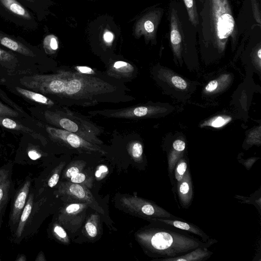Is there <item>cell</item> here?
Here are the masks:
<instances>
[{
	"label": "cell",
	"instance_id": "1",
	"mask_svg": "<svg viewBox=\"0 0 261 261\" xmlns=\"http://www.w3.org/2000/svg\"><path fill=\"white\" fill-rule=\"evenodd\" d=\"M152 225L140 235V239L148 253L153 257H175L198 247H210L217 242L211 238L204 242L191 233L151 218Z\"/></svg>",
	"mask_w": 261,
	"mask_h": 261
},
{
	"label": "cell",
	"instance_id": "2",
	"mask_svg": "<svg viewBox=\"0 0 261 261\" xmlns=\"http://www.w3.org/2000/svg\"><path fill=\"white\" fill-rule=\"evenodd\" d=\"M0 17L26 31L37 29L35 14L18 0H0Z\"/></svg>",
	"mask_w": 261,
	"mask_h": 261
},
{
	"label": "cell",
	"instance_id": "3",
	"mask_svg": "<svg viewBox=\"0 0 261 261\" xmlns=\"http://www.w3.org/2000/svg\"><path fill=\"white\" fill-rule=\"evenodd\" d=\"M214 35L219 40H226L231 35L234 21L226 0H213Z\"/></svg>",
	"mask_w": 261,
	"mask_h": 261
},
{
	"label": "cell",
	"instance_id": "4",
	"mask_svg": "<svg viewBox=\"0 0 261 261\" xmlns=\"http://www.w3.org/2000/svg\"><path fill=\"white\" fill-rule=\"evenodd\" d=\"M174 196L179 207L188 209L191 205L194 197V191L190 169L186 172L182 179L176 186Z\"/></svg>",
	"mask_w": 261,
	"mask_h": 261
},
{
	"label": "cell",
	"instance_id": "5",
	"mask_svg": "<svg viewBox=\"0 0 261 261\" xmlns=\"http://www.w3.org/2000/svg\"><path fill=\"white\" fill-rule=\"evenodd\" d=\"M0 45L21 56L36 57L35 49L19 37L10 35L0 30Z\"/></svg>",
	"mask_w": 261,
	"mask_h": 261
},
{
	"label": "cell",
	"instance_id": "6",
	"mask_svg": "<svg viewBox=\"0 0 261 261\" xmlns=\"http://www.w3.org/2000/svg\"><path fill=\"white\" fill-rule=\"evenodd\" d=\"M46 130L53 138L67 143L74 148H89L90 149H93L90 143L75 133L50 126L46 127Z\"/></svg>",
	"mask_w": 261,
	"mask_h": 261
},
{
	"label": "cell",
	"instance_id": "7",
	"mask_svg": "<svg viewBox=\"0 0 261 261\" xmlns=\"http://www.w3.org/2000/svg\"><path fill=\"white\" fill-rule=\"evenodd\" d=\"M30 185V180H26L15 195L10 217V221L12 225L18 224L20 215L26 203Z\"/></svg>",
	"mask_w": 261,
	"mask_h": 261
},
{
	"label": "cell",
	"instance_id": "8",
	"mask_svg": "<svg viewBox=\"0 0 261 261\" xmlns=\"http://www.w3.org/2000/svg\"><path fill=\"white\" fill-rule=\"evenodd\" d=\"M161 222L192 233L200 238L201 240L206 242L211 238L200 227L192 223L188 222L180 218L176 219L154 218Z\"/></svg>",
	"mask_w": 261,
	"mask_h": 261
},
{
	"label": "cell",
	"instance_id": "9",
	"mask_svg": "<svg viewBox=\"0 0 261 261\" xmlns=\"http://www.w3.org/2000/svg\"><path fill=\"white\" fill-rule=\"evenodd\" d=\"M208 247H198L191 251L180 256L167 258H156L154 260L160 261H205L207 260L213 252Z\"/></svg>",
	"mask_w": 261,
	"mask_h": 261
},
{
	"label": "cell",
	"instance_id": "10",
	"mask_svg": "<svg viewBox=\"0 0 261 261\" xmlns=\"http://www.w3.org/2000/svg\"><path fill=\"white\" fill-rule=\"evenodd\" d=\"M10 187L11 180L8 171L0 168V215L8 202Z\"/></svg>",
	"mask_w": 261,
	"mask_h": 261
},
{
	"label": "cell",
	"instance_id": "11",
	"mask_svg": "<svg viewBox=\"0 0 261 261\" xmlns=\"http://www.w3.org/2000/svg\"><path fill=\"white\" fill-rule=\"evenodd\" d=\"M189 160L184 155L176 162L173 169L174 186L171 188L173 195L175 193L176 186L182 179L186 172L190 169Z\"/></svg>",
	"mask_w": 261,
	"mask_h": 261
},
{
	"label": "cell",
	"instance_id": "12",
	"mask_svg": "<svg viewBox=\"0 0 261 261\" xmlns=\"http://www.w3.org/2000/svg\"><path fill=\"white\" fill-rule=\"evenodd\" d=\"M33 203V194H31L28 198L25 206L20 215L16 231V236L17 238L21 236L25 223L30 217L32 210Z\"/></svg>",
	"mask_w": 261,
	"mask_h": 261
},
{
	"label": "cell",
	"instance_id": "13",
	"mask_svg": "<svg viewBox=\"0 0 261 261\" xmlns=\"http://www.w3.org/2000/svg\"><path fill=\"white\" fill-rule=\"evenodd\" d=\"M15 89L21 96L33 101L46 105H53L50 99L38 92L19 87H16Z\"/></svg>",
	"mask_w": 261,
	"mask_h": 261
},
{
	"label": "cell",
	"instance_id": "14",
	"mask_svg": "<svg viewBox=\"0 0 261 261\" xmlns=\"http://www.w3.org/2000/svg\"><path fill=\"white\" fill-rule=\"evenodd\" d=\"M234 198L241 203L253 205L260 216L261 215V187L251 194L249 196H244L236 195Z\"/></svg>",
	"mask_w": 261,
	"mask_h": 261
},
{
	"label": "cell",
	"instance_id": "15",
	"mask_svg": "<svg viewBox=\"0 0 261 261\" xmlns=\"http://www.w3.org/2000/svg\"><path fill=\"white\" fill-rule=\"evenodd\" d=\"M0 126L10 129H14L32 135H35V132L32 129L23 125L22 124L15 121L8 117L0 116Z\"/></svg>",
	"mask_w": 261,
	"mask_h": 261
},
{
	"label": "cell",
	"instance_id": "16",
	"mask_svg": "<svg viewBox=\"0 0 261 261\" xmlns=\"http://www.w3.org/2000/svg\"><path fill=\"white\" fill-rule=\"evenodd\" d=\"M17 56L11 51L0 47V64L10 68L16 67L18 63Z\"/></svg>",
	"mask_w": 261,
	"mask_h": 261
},
{
	"label": "cell",
	"instance_id": "17",
	"mask_svg": "<svg viewBox=\"0 0 261 261\" xmlns=\"http://www.w3.org/2000/svg\"><path fill=\"white\" fill-rule=\"evenodd\" d=\"M33 12L38 20L42 17L44 0H18Z\"/></svg>",
	"mask_w": 261,
	"mask_h": 261
},
{
	"label": "cell",
	"instance_id": "18",
	"mask_svg": "<svg viewBox=\"0 0 261 261\" xmlns=\"http://www.w3.org/2000/svg\"><path fill=\"white\" fill-rule=\"evenodd\" d=\"M83 87L82 82L77 79L72 80L65 83V93L73 95L79 92Z\"/></svg>",
	"mask_w": 261,
	"mask_h": 261
},
{
	"label": "cell",
	"instance_id": "19",
	"mask_svg": "<svg viewBox=\"0 0 261 261\" xmlns=\"http://www.w3.org/2000/svg\"><path fill=\"white\" fill-rule=\"evenodd\" d=\"M57 123L64 130L75 133L79 131L77 124L73 121L66 118H60Z\"/></svg>",
	"mask_w": 261,
	"mask_h": 261
},
{
	"label": "cell",
	"instance_id": "20",
	"mask_svg": "<svg viewBox=\"0 0 261 261\" xmlns=\"http://www.w3.org/2000/svg\"><path fill=\"white\" fill-rule=\"evenodd\" d=\"M231 120V117L219 116L209 121L205 125L211 126L215 128H220L226 125Z\"/></svg>",
	"mask_w": 261,
	"mask_h": 261
},
{
	"label": "cell",
	"instance_id": "21",
	"mask_svg": "<svg viewBox=\"0 0 261 261\" xmlns=\"http://www.w3.org/2000/svg\"><path fill=\"white\" fill-rule=\"evenodd\" d=\"M70 193L79 199L86 198V191L84 188L79 184H74L70 186L69 188Z\"/></svg>",
	"mask_w": 261,
	"mask_h": 261
},
{
	"label": "cell",
	"instance_id": "22",
	"mask_svg": "<svg viewBox=\"0 0 261 261\" xmlns=\"http://www.w3.org/2000/svg\"><path fill=\"white\" fill-rule=\"evenodd\" d=\"M18 113L12 109L6 106L0 102V116L5 117H15Z\"/></svg>",
	"mask_w": 261,
	"mask_h": 261
},
{
	"label": "cell",
	"instance_id": "23",
	"mask_svg": "<svg viewBox=\"0 0 261 261\" xmlns=\"http://www.w3.org/2000/svg\"><path fill=\"white\" fill-rule=\"evenodd\" d=\"M170 39L172 44L174 47L178 46L180 44L181 38L180 33L176 28L172 27L170 33Z\"/></svg>",
	"mask_w": 261,
	"mask_h": 261
},
{
	"label": "cell",
	"instance_id": "24",
	"mask_svg": "<svg viewBox=\"0 0 261 261\" xmlns=\"http://www.w3.org/2000/svg\"><path fill=\"white\" fill-rule=\"evenodd\" d=\"M149 111V109L146 107H138L130 110L129 112L128 116H133L136 117H142L146 115Z\"/></svg>",
	"mask_w": 261,
	"mask_h": 261
},
{
	"label": "cell",
	"instance_id": "25",
	"mask_svg": "<svg viewBox=\"0 0 261 261\" xmlns=\"http://www.w3.org/2000/svg\"><path fill=\"white\" fill-rule=\"evenodd\" d=\"M131 152L133 156L135 159H140L143 153V147L141 143L135 142L133 144L131 148Z\"/></svg>",
	"mask_w": 261,
	"mask_h": 261
},
{
	"label": "cell",
	"instance_id": "26",
	"mask_svg": "<svg viewBox=\"0 0 261 261\" xmlns=\"http://www.w3.org/2000/svg\"><path fill=\"white\" fill-rule=\"evenodd\" d=\"M171 81L174 86L178 89L184 90L187 87L186 82L179 76L174 75L172 76Z\"/></svg>",
	"mask_w": 261,
	"mask_h": 261
},
{
	"label": "cell",
	"instance_id": "27",
	"mask_svg": "<svg viewBox=\"0 0 261 261\" xmlns=\"http://www.w3.org/2000/svg\"><path fill=\"white\" fill-rule=\"evenodd\" d=\"M85 228L90 237H95L97 235V228L93 223L88 222L85 225Z\"/></svg>",
	"mask_w": 261,
	"mask_h": 261
},
{
	"label": "cell",
	"instance_id": "28",
	"mask_svg": "<svg viewBox=\"0 0 261 261\" xmlns=\"http://www.w3.org/2000/svg\"><path fill=\"white\" fill-rule=\"evenodd\" d=\"M258 158H251L249 159H247V160H242L241 161L239 160V162L243 165L248 170H250L252 168L253 165L254 163L258 159Z\"/></svg>",
	"mask_w": 261,
	"mask_h": 261
},
{
	"label": "cell",
	"instance_id": "29",
	"mask_svg": "<svg viewBox=\"0 0 261 261\" xmlns=\"http://www.w3.org/2000/svg\"><path fill=\"white\" fill-rule=\"evenodd\" d=\"M185 3V5L187 8V10H188L189 16L191 18V19L193 21L194 20L195 18L194 17L193 12V8H194V2L193 0H184Z\"/></svg>",
	"mask_w": 261,
	"mask_h": 261
},
{
	"label": "cell",
	"instance_id": "30",
	"mask_svg": "<svg viewBox=\"0 0 261 261\" xmlns=\"http://www.w3.org/2000/svg\"><path fill=\"white\" fill-rule=\"evenodd\" d=\"M85 178L84 174L79 172L71 177V181L73 183L79 184L84 181Z\"/></svg>",
	"mask_w": 261,
	"mask_h": 261
},
{
	"label": "cell",
	"instance_id": "31",
	"mask_svg": "<svg viewBox=\"0 0 261 261\" xmlns=\"http://www.w3.org/2000/svg\"><path fill=\"white\" fill-rule=\"evenodd\" d=\"M218 86V82L217 80H214L210 82L205 87V90L208 92H212L215 91Z\"/></svg>",
	"mask_w": 261,
	"mask_h": 261
},
{
	"label": "cell",
	"instance_id": "32",
	"mask_svg": "<svg viewBox=\"0 0 261 261\" xmlns=\"http://www.w3.org/2000/svg\"><path fill=\"white\" fill-rule=\"evenodd\" d=\"M59 179V175L58 173H54L49 179L48 185L49 187L53 188L58 183Z\"/></svg>",
	"mask_w": 261,
	"mask_h": 261
},
{
	"label": "cell",
	"instance_id": "33",
	"mask_svg": "<svg viewBox=\"0 0 261 261\" xmlns=\"http://www.w3.org/2000/svg\"><path fill=\"white\" fill-rule=\"evenodd\" d=\"M54 232L56 234L61 238H65L66 237V232L64 229L59 225H56L54 227Z\"/></svg>",
	"mask_w": 261,
	"mask_h": 261
},
{
	"label": "cell",
	"instance_id": "34",
	"mask_svg": "<svg viewBox=\"0 0 261 261\" xmlns=\"http://www.w3.org/2000/svg\"><path fill=\"white\" fill-rule=\"evenodd\" d=\"M80 207V204L74 203L68 205L66 208V211L68 214L73 213L79 211Z\"/></svg>",
	"mask_w": 261,
	"mask_h": 261
},
{
	"label": "cell",
	"instance_id": "35",
	"mask_svg": "<svg viewBox=\"0 0 261 261\" xmlns=\"http://www.w3.org/2000/svg\"><path fill=\"white\" fill-rule=\"evenodd\" d=\"M80 170L76 167H71L69 168L66 173V175L68 177L71 178L72 176L78 173Z\"/></svg>",
	"mask_w": 261,
	"mask_h": 261
},
{
	"label": "cell",
	"instance_id": "36",
	"mask_svg": "<svg viewBox=\"0 0 261 261\" xmlns=\"http://www.w3.org/2000/svg\"><path fill=\"white\" fill-rule=\"evenodd\" d=\"M28 155L33 160H37L41 157V154L34 149L29 150Z\"/></svg>",
	"mask_w": 261,
	"mask_h": 261
},
{
	"label": "cell",
	"instance_id": "37",
	"mask_svg": "<svg viewBox=\"0 0 261 261\" xmlns=\"http://www.w3.org/2000/svg\"><path fill=\"white\" fill-rule=\"evenodd\" d=\"M145 30L148 33H151L154 30V25L150 20H147L144 23Z\"/></svg>",
	"mask_w": 261,
	"mask_h": 261
},
{
	"label": "cell",
	"instance_id": "38",
	"mask_svg": "<svg viewBox=\"0 0 261 261\" xmlns=\"http://www.w3.org/2000/svg\"><path fill=\"white\" fill-rule=\"evenodd\" d=\"M79 71L83 73L91 74L93 72V70L88 67L78 66L76 67Z\"/></svg>",
	"mask_w": 261,
	"mask_h": 261
},
{
	"label": "cell",
	"instance_id": "39",
	"mask_svg": "<svg viewBox=\"0 0 261 261\" xmlns=\"http://www.w3.org/2000/svg\"><path fill=\"white\" fill-rule=\"evenodd\" d=\"M127 63L123 61H117L114 64V67L117 69H120L123 68L128 65Z\"/></svg>",
	"mask_w": 261,
	"mask_h": 261
},
{
	"label": "cell",
	"instance_id": "40",
	"mask_svg": "<svg viewBox=\"0 0 261 261\" xmlns=\"http://www.w3.org/2000/svg\"><path fill=\"white\" fill-rule=\"evenodd\" d=\"M113 37V34L110 32H107L103 35V39L108 43L112 42Z\"/></svg>",
	"mask_w": 261,
	"mask_h": 261
},
{
	"label": "cell",
	"instance_id": "41",
	"mask_svg": "<svg viewBox=\"0 0 261 261\" xmlns=\"http://www.w3.org/2000/svg\"><path fill=\"white\" fill-rule=\"evenodd\" d=\"M49 46L53 50H56L58 47V45L56 39L52 38L50 40Z\"/></svg>",
	"mask_w": 261,
	"mask_h": 261
},
{
	"label": "cell",
	"instance_id": "42",
	"mask_svg": "<svg viewBox=\"0 0 261 261\" xmlns=\"http://www.w3.org/2000/svg\"><path fill=\"white\" fill-rule=\"evenodd\" d=\"M108 171V168L107 167L105 166H101L99 167L98 170L95 173V175L96 177H99L101 174L103 172H106Z\"/></svg>",
	"mask_w": 261,
	"mask_h": 261
},
{
	"label": "cell",
	"instance_id": "43",
	"mask_svg": "<svg viewBox=\"0 0 261 261\" xmlns=\"http://www.w3.org/2000/svg\"><path fill=\"white\" fill-rule=\"evenodd\" d=\"M257 56L259 59L261 58V49L259 48L257 51Z\"/></svg>",
	"mask_w": 261,
	"mask_h": 261
}]
</instances>
